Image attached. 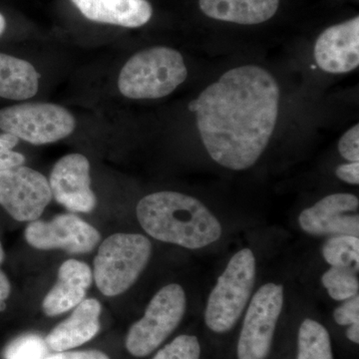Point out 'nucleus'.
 <instances>
[{
    "label": "nucleus",
    "mask_w": 359,
    "mask_h": 359,
    "mask_svg": "<svg viewBox=\"0 0 359 359\" xmlns=\"http://www.w3.org/2000/svg\"><path fill=\"white\" fill-rule=\"evenodd\" d=\"M359 201L353 194L328 195L299 217L302 230L311 236L359 235Z\"/></svg>",
    "instance_id": "obj_11"
},
{
    "label": "nucleus",
    "mask_w": 359,
    "mask_h": 359,
    "mask_svg": "<svg viewBox=\"0 0 359 359\" xmlns=\"http://www.w3.org/2000/svg\"><path fill=\"white\" fill-rule=\"evenodd\" d=\"M20 139L9 133L0 134V171L11 168L22 166L25 157L20 153L14 152L13 149L18 144Z\"/></svg>",
    "instance_id": "obj_24"
},
{
    "label": "nucleus",
    "mask_w": 359,
    "mask_h": 359,
    "mask_svg": "<svg viewBox=\"0 0 359 359\" xmlns=\"http://www.w3.org/2000/svg\"><path fill=\"white\" fill-rule=\"evenodd\" d=\"M280 87L256 65L226 71L192 101L201 139L210 157L233 171L254 166L278 121Z\"/></svg>",
    "instance_id": "obj_1"
},
{
    "label": "nucleus",
    "mask_w": 359,
    "mask_h": 359,
    "mask_svg": "<svg viewBox=\"0 0 359 359\" xmlns=\"http://www.w3.org/2000/svg\"><path fill=\"white\" fill-rule=\"evenodd\" d=\"M28 245L37 250H63L69 254L92 252L100 241V233L74 214L58 215L51 221L35 219L26 226Z\"/></svg>",
    "instance_id": "obj_10"
},
{
    "label": "nucleus",
    "mask_w": 359,
    "mask_h": 359,
    "mask_svg": "<svg viewBox=\"0 0 359 359\" xmlns=\"http://www.w3.org/2000/svg\"><path fill=\"white\" fill-rule=\"evenodd\" d=\"M48 182L52 197L70 212H90L95 209L97 198L91 189L90 164L85 156L75 153L59 159Z\"/></svg>",
    "instance_id": "obj_12"
},
{
    "label": "nucleus",
    "mask_w": 359,
    "mask_h": 359,
    "mask_svg": "<svg viewBox=\"0 0 359 359\" xmlns=\"http://www.w3.org/2000/svg\"><path fill=\"white\" fill-rule=\"evenodd\" d=\"M100 302L87 299L80 302L69 318L56 325L45 337L49 349L69 351L94 339L100 330Z\"/></svg>",
    "instance_id": "obj_15"
},
{
    "label": "nucleus",
    "mask_w": 359,
    "mask_h": 359,
    "mask_svg": "<svg viewBox=\"0 0 359 359\" xmlns=\"http://www.w3.org/2000/svg\"><path fill=\"white\" fill-rule=\"evenodd\" d=\"M136 214L150 237L185 249H203L216 243L223 233L217 217L201 201L185 194H150L138 203Z\"/></svg>",
    "instance_id": "obj_2"
},
{
    "label": "nucleus",
    "mask_w": 359,
    "mask_h": 359,
    "mask_svg": "<svg viewBox=\"0 0 359 359\" xmlns=\"http://www.w3.org/2000/svg\"><path fill=\"white\" fill-rule=\"evenodd\" d=\"M358 273L355 269L330 266L321 276V283L332 299L344 302L358 294Z\"/></svg>",
    "instance_id": "obj_21"
},
{
    "label": "nucleus",
    "mask_w": 359,
    "mask_h": 359,
    "mask_svg": "<svg viewBox=\"0 0 359 359\" xmlns=\"http://www.w3.org/2000/svg\"><path fill=\"white\" fill-rule=\"evenodd\" d=\"M44 359H110L107 354L99 351H61Z\"/></svg>",
    "instance_id": "obj_27"
},
{
    "label": "nucleus",
    "mask_w": 359,
    "mask_h": 359,
    "mask_svg": "<svg viewBox=\"0 0 359 359\" xmlns=\"http://www.w3.org/2000/svg\"><path fill=\"white\" fill-rule=\"evenodd\" d=\"M323 257L330 266L353 269L358 271V237L351 235L332 236L323 244Z\"/></svg>",
    "instance_id": "obj_20"
},
{
    "label": "nucleus",
    "mask_w": 359,
    "mask_h": 359,
    "mask_svg": "<svg viewBox=\"0 0 359 359\" xmlns=\"http://www.w3.org/2000/svg\"><path fill=\"white\" fill-rule=\"evenodd\" d=\"M48 346L39 334H23L13 340L4 351V359H44L48 356Z\"/></svg>",
    "instance_id": "obj_22"
},
{
    "label": "nucleus",
    "mask_w": 359,
    "mask_h": 359,
    "mask_svg": "<svg viewBox=\"0 0 359 359\" xmlns=\"http://www.w3.org/2000/svg\"><path fill=\"white\" fill-rule=\"evenodd\" d=\"M334 318L341 327L359 323V295L346 299L334 311Z\"/></svg>",
    "instance_id": "obj_25"
},
{
    "label": "nucleus",
    "mask_w": 359,
    "mask_h": 359,
    "mask_svg": "<svg viewBox=\"0 0 359 359\" xmlns=\"http://www.w3.org/2000/svg\"><path fill=\"white\" fill-rule=\"evenodd\" d=\"M6 27V18H4L1 13H0V36H1L2 33L4 32Z\"/></svg>",
    "instance_id": "obj_31"
},
{
    "label": "nucleus",
    "mask_w": 359,
    "mask_h": 359,
    "mask_svg": "<svg viewBox=\"0 0 359 359\" xmlns=\"http://www.w3.org/2000/svg\"><path fill=\"white\" fill-rule=\"evenodd\" d=\"M51 199L48 180L39 171L23 165L0 171V205L15 221L39 219Z\"/></svg>",
    "instance_id": "obj_9"
},
{
    "label": "nucleus",
    "mask_w": 359,
    "mask_h": 359,
    "mask_svg": "<svg viewBox=\"0 0 359 359\" xmlns=\"http://www.w3.org/2000/svg\"><path fill=\"white\" fill-rule=\"evenodd\" d=\"M186 309V292L181 285L163 287L149 302L143 318L130 327L127 351L135 358L152 353L179 327Z\"/></svg>",
    "instance_id": "obj_6"
},
{
    "label": "nucleus",
    "mask_w": 359,
    "mask_h": 359,
    "mask_svg": "<svg viewBox=\"0 0 359 359\" xmlns=\"http://www.w3.org/2000/svg\"><path fill=\"white\" fill-rule=\"evenodd\" d=\"M346 337L353 344H359V323L349 325L346 330Z\"/></svg>",
    "instance_id": "obj_30"
},
{
    "label": "nucleus",
    "mask_w": 359,
    "mask_h": 359,
    "mask_svg": "<svg viewBox=\"0 0 359 359\" xmlns=\"http://www.w3.org/2000/svg\"><path fill=\"white\" fill-rule=\"evenodd\" d=\"M340 155L348 162H359V126L356 124L340 138Z\"/></svg>",
    "instance_id": "obj_26"
},
{
    "label": "nucleus",
    "mask_w": 359,
    "mask_h": 359,
    "mask_svg": "<svg viewBox=\"0 0 359 359\" xmlns=\"http://www.w3.org/2000/svg\"><path fill=\"white\" fill-rule=\"evenodd\" d=\"M297 359H334L332 341L327 328L318 321H302L297 335Z\"/></svg>",
    "instance_id": "obj_19"
},
{
    "label": "nucleus",
    "mask_w": 359,
    "mask_h": 359,
    "mask_svg": "<svg viewBox=\"0 0 359 359\" xmlns=\"http://www.w3.org/2000/svg\"><path fill=\"white\" fill-rule=\"evenodd\" d=\"M93 271L88 264L68 259L61 264L57 282L45 295L42 309L47 316H56L76 308L91 287Z\"/></svg>",
    "instance_id": "obj_14"
},
{
    "label": "nucleus",
    "mask_w": 359,
    "mask_h": 359,
    "mask_svg": "<svg viewBox=\"0 0 359 359\" xmlns=\"http://www.w3.org/2000/svg\"><path fill=\"white\" fill-rule=\"evenodd\" d=\"M183 56L173 48L152 47L135 54L123 66L118 88L127 98L159 99L170 95L186 81Z\"/></svg>",
    "instance_id": "obj_3"
},
{
    "label": "nucleus",
    "mask_w": 359,
    "mask_h": 359,
    "mask_svg": "<svg viewBox=\"0 0 359 359\" xmlns=\"http://www.w3.org/2000/svg\"><path fill=\"white\" fill-rule=\"evenodd\" d=\"M256 273V257L252 250H240L231 257L205 306V323L212 332L224 334L235 327L249 304Z\"/></svg>",
    "instance_id": "obj_4"
},
{
    "label": "nucleus",
    "mask_w": 359,
    "mask_h": 359,
    "mask_svg": "<svg viewBox=\"0 0 359 359\" xmlns=\"http://www.w3.org/2000/svg\"><path fill=\"white\" fill-rule=\"evenodd\" d=\"M75 127L74 116L56 104L26 102L0 110V130L33 145L62 140Z\"/></svg>",
    "instance_id": "obj_7"
},
{
    "label": "nucleus",
    "mask_w": 359,
    "mask_h": 359,
    "mask_svg": "<svg viewBox=\"0 0 359 359\" xmlns=\"http://www.w3.org/2000/svg\"><path fill=\"white\" fill-rule=\"evenodd\" d=\"M152 254V244L140 233H118L99 247L94 259L93 278L106 297L124 294L145 269Z\"/></svg>",
    "instance_id": "obj_5"
},
{
    "label": "nucleus",
    "mask_w": 359,
    "mask_h": 359,
    "mask_svg": "<svg viewBox=\"0 0 359 359\" xmlns=\"http://www.w3.org/2000/svg\"><path fill=\"white\" fill-rule=\"evenodd\" d=\"M285 302L283 285L268 283L250 299L238 337V359H266Z\"/></svg>",
    "instance_id": "obj_8"
},
{
    "label": "nucleus",
    "mask_w": 359,
    "mask_h": 359,
    "mask_svg": "<svg viewBox=\"0 0 359 359\" xmlns=\"http://www.w3.org/2000/svg\"><path fill=\"white\" fill-rule=\"evenodd\" d=\"M337 178L351 185L359 184V162H348L340 165L335 171Z\"/></svg>",
    "instance_id": "obj_28"
},
{
    "label": "nucleus",
    "mask_w": 359,
    "mask_h": 359,
    "mask_svg": "<svg viewBox=\"0 0 359 359\" xmlns=\"http://www.w3.org/2000/svg\"><path fill=\"white\" fill-rule=\"evenodd\" d=\"M314 58L321 70L332 74L351 72L359 65V18L332 26L314 45Z\"/></svg>",
    "instance_id": "obj_13"
},
{
    "label": "nucleus",
    "mask_w": 359,
    "mask_h": 359,
    "mask_svg": "<svg viewBox=\"0 0 359 359\" xmlns=\"http://www.w3.org/2000/svg\"><path fill=\"white\" fill-rule=\"evenodd\" d=\"M4 261V250L0 243V266ZM11 292V285L6 273L0 269V302H6Z\"/></svg>",
    "instance_id": "obj_29"
},
{
    "label": "nucleus",
    "mask_w": 359,
    "mask_h": 359,
    "mask_svg": "<svg viewBox=\"0 0 359 359\" xmlns=\"http://www.w3.org/2000/svg\"><path fill=\"white\" fill-rule=\"evenodd\" d=\"M201 344L195 335L182 334L161 348L153 359H200Z\"/></svg>",
    "instance_id": "obj_23"
},
{
    "label": "nucleus",
    "mask_w": 359,
    "mask_h": 359,
    "mask_svg": "<svg viewBox=\"0 0 359 359\" xmlns=\"http://www.w3.org/2000/svg\"><path fill=\"white\" fill-rule=\"evenodd\" d=\"M201 11L214 20L252 25L275 15L280 0H200Z\"/></svg>",
    "instance_id": "obj_17"
},
{
    "label": "nucleus",
    "mask_w": 359,
    "mask_h": 359,
    "mask_svg": "<svg viewBox=\"0 0 359 359\" xmlns=\"http://www.w3.org/2000/svg\"><path fill=\"white\" fill-rule=\"evenodd\" d=\"M87 20L137 28L152 18L153 8L147 0H71Z\"/></svg>",
    "instance_id": "obj_16"
},
{
    "label": "nucleus",
    "mask_w": 359,
    "mask_h": 359,
    "mask_svg": "<svg viewBox=\"0 0 359 359\" xmlns=\"http://www.w3.org/2000/svg\"><path fill=\"white\" fill-rule=\"evenodd\" d=\"M6 309V302H0V311H4Z\"/></svg>",
    "instance_id": "obj_32"
},
{
    "label": "nucleus",
    "mask_w": 359,
    "mask_h": 359,
    "mask_svg": "<svg viewBox=\"0 0 359 359\" xmlns=\"http://www.w3.org/2000/svg\"><path fill=\"white\" fill-rule=\"evenodd\" d=\"M39 74L28 61L0 53V97L22 101L36 95Z\"/></svg>",
    "instance_id": "obj_18"
}]
</instances>
